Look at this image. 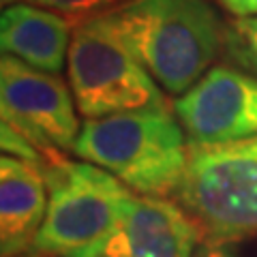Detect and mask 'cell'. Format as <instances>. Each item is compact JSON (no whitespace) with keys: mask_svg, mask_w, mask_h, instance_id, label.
Instances as JSON below:
<instances>
[{"mask_svg":"<svg viewBox=\"0 0 257 257\" xmlns=\"http://www.w3.org/2000/svg\"><path fill=\"white\" fill-rule=\"evenodd\" d=\"M195 257H236L229 251L225 242H219V240H202L195 251Z\"/></svg>","mask_w":257,"mask_h":257,"instance_id":"obj_15","label":"cell"},{"mask_svg":"<svg viewBox=\"0 0 257 257\" xmlns=\"http://www.w3.org/2000/svg\"><path fill=\"white\" fill-rule=\"evenodd\" d=\"M47 212L43 165L3 155L0 159V253L20 257L32 251Z\"/></svg>","mask_w":257,"mask_h":257,"instance_id":"obj_9","label":"cell"},{"mask_svg":"<svg viewBox=\"0 0 257 257\" xmlns=\"http://www.w3.org/2000/svg\"><path fill=\"white\" fill-rule=\"evenodd\" d=\"M225 11L234 13L236 18H248L257 15V0H219Z\"/></svg>","mask_w":257,"mask_h":257,"instance_id":"obj_14","label":"cell"},{"mask_svg":"<svg viewBox=\"0 0 257 257\" xmlns=\"http://www.w3.org/2000/svg\"><path fill=\"white\" fill-rule=\"evenodd\" d=\"M0 3H3V7L7 9V7H11V5H18V0H0Z\"/></svg>","mask_w":257,"mask_h":257,"instance_id":"obj_17","label":"cell"},{"mask_svg":"<svg viewBox=\"0 0 257 257\" xmlns=\"http://www.w3.org/2000/svg\"><path fill=\"white\" fill-rule=\"evenodd\" d=\"M189 146H227L257 138V77L212 67L174 103Z\"/></svg>","mask_w":257,"mask_h":257,"instance_id":"obj_7","label":"cell"},{"mask_svg":"<svg viewBox=\"0 0 257 257\" xmlns=\"http://www.w3.org/2000/svg\"><path fill=\"white\" fill-rule=\"evenodd\" d=\"M0 146H3V152L7 157L28 161V163H37V165H43L45 161V155L39 150L35 142H30L26 135L7 122L0 124Z\"/></svg>","mask_w":257,"mask_h":257,"instance_id":"obj_13","label":"cell"},{"mask_svg":"<svg viewBox=\"0 0 257 257\" xmlns=\"http://www.w3.org/2000/svg\"><path fill=\"white\" fill-rule=\"evenodd\" d=\"M73 155L131 189L135 195H176L189 165V140L165 105L84 120Z\"/></svg>","mask_w":257,"mask_h":257,"instance_id":"obj_2","label":"cell"},{"mask_svg":"<svg viewBox=\"0 0 257 257\" xmlns=\"http://www.w3.org/2000/svg\"><path fill=\"white\" fill-rule=\"evenodd\" d=\"M20 257H52V255H43V253H37V251H28V253H24Z\"/></svg>","mask_w":257,"mask_h":257,"instance_id":"obj_16","label":"cell"},{"mask_svg":"<svg viewBox=\"0 0 257 257\" xmlns=\"http://www.w3.org/2000/svg\"><path fill=\"white\" fill-rule=\"evenodd\" d=\"M30 5L43 7V9H50L56 13H62L71 20H88L94 18V15H101L105 11H111L120 7L126 0H26Z\"/></svg>","mask_w":257,"mask_h":257,"instance_id":"obj_12","label":"cell"},{"mask_svg":"<svg viewBox=\"0 0 257 257\" xmlns=\"http://www.w3.org/2000/svg\"><path fill=\"white\" fill-rule=\"evenodd\" d=\"M47 212L32 251L52 257H101L135 193L88 161L50 155L43 161Z\"/></svg>","mask_w":257,"mask_h":257,"instance_id":"obj_3","label":"cell"},{"mask_svg":"<svg viewBox=\"0 0 257 257\" xmlns=\"http://www.w3.org/2000/svg\"><path fill=\"white\" fill-rule=\"evenodd\" d=\"M202 229L163 197L135 195L116 236L101 257H195Z\"/></svg>","mask_w":257,"mask_h":257,"instance_id":"obj_8","label":"cell"},{"mask_svg":"<svg viewBox=\"0 0 257 257\" xmlns=\"http://www.w3.org/2000/svg\"><path fill=\"white\" fill-rule=\"evenodd\" d=\"M176 197L208 240L257 236V138L227 146H189Z\"/></svg>","mask_w":257,"mask_h":257,"instance_id":"obj_4","label":"cell"},{"mask_svg":"<svg viewBox=\"0 0 257 257\" xmlns=\"http://www.w3.org/2000/svg\"><path fill=\"white\" fill-rule=\"evenodd\" d=\"M75 99L58 75L39 71L13 56L0 60V111L11 124L35 142L45 157L73 152L79 124Z\"/></svg>","mask_w":257,"mask_h":257,"instance_id":"obj_6","label":"cell"},{"mask_svg":"<svg viewBox=\"0 0 257 257\" xmlns=\"http://www.w3.org/2000/svg\"><path fill=\"white\" fill-rule=\"evenodd\" d=\"M170 94H184L212 69L225 24L208 0H126L96 15Z\"/></svg>","mask_w":257,"mask_h":257,"instance_id":"obj_1","label":"cell"},{"mask_svg":"<svg viewBox=\"0 0 257 257\" xmlns=\"http://www.w3.org/2000/svg\"><path fill=\"white\" fill-rule=\"evenodd\" d=\"M223 50L234 67L257 77V15L234 18L225 24Z\"/></svg>","mask_w":257,"mask_h":257,"instance_id":"obj_11","label":"cell"},{"mask_svg":"<svg viewBox=\"0 0 257 257\" xmlns=\"http://www.w3.org/2000/svg\"><path fill=\"white\" fill-rule=\"evenodd\" d=\"M67 71L77 111L86 120L165 105L163 88L96 15L75 24Z\"/></svg>","mask_w":257,"mask_h":257,"instance_id":"obj_5","label":"cell"},{"mask_svg":"<svg viewBox=\"0 0 257 257\" xmlns=\"http://www.w3.org/2000/svg\"><path fill=\"white\" fill-rule=\"evenodd\" d=\"M73 30L75 24L67 15L30 3H20L3 11L0 45L3 54L39 71L58 75L67 64Z\"/></svg>","mask_w":257,"mask_h":257,"instance_id":"obj_10","label":"cell"}]
</instances>
